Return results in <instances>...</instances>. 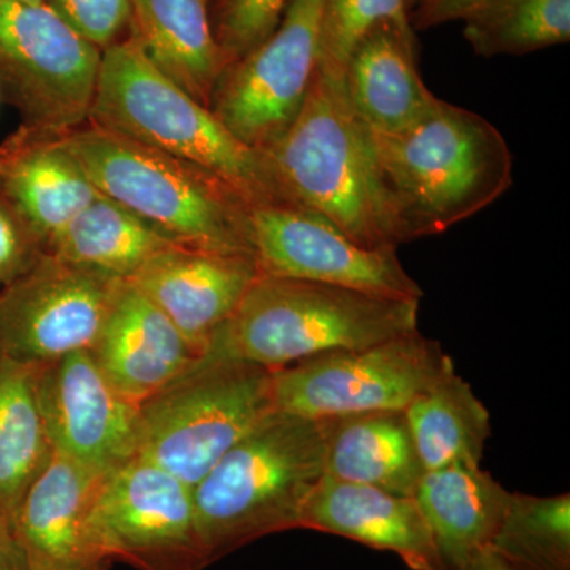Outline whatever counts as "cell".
<instances>
[{
	"label": "cell",
	"instance_id": "1",
	"mask_svg": "<svg viewBox=\"0 0 570 570\" xmlns=\"http://www.w3.org/2000/svg\"><path fill=\"white\" fill-rule=\"evenodd\" d=\"M373 142L400 245L444 234L513 184L512 151L497 127L441 99L412 129L373 134Z\"/></svg>",
	"mask_w": 570,
	"mask_h": 570
},
{
	"label": "cell",
	"instance_id": "29",
	"mask_svg": "<svg viewBox=\"0 0 570 570\" xmlns=\"http://www.w3.org/2000/svg\"><path fill=\"white\" fill-rule=\"evenodd\" d=\"M379 24L414 39L407 0H325L318 33V63L346 70L360 40Z\"/></svg>",
	"mask_w": 570,
	"mask_h": 570
},
{
	"label": "cell",
	"instance_id": "37",
	"mask_svg": "<svg viewBox=\"0 0 570 570\" xmlns=\"http://www.w3.org/2000/svg\"><path fill=\"white\" fill-rule=\"evenodd\" d=\"M415 3H417V0H407L409 11H411L412 7H414Z\"/></svg>",
	"mask_w": 570,
	"mask_h": 570
},
{
	"label": "cell",
	"instance_id": "25",
	"mask_svg": "<svg viewBox=\"0 0 570 570\" xmlns=\"http://www.w3.org/2000/svg\"><path fill=\"white\" fill-rule=\"evenodd\" d=\"M404 414L425 472L479 466L491 436L490 412L455 371L415 397Z\"/></svg>",
	"mask_w": 570,
	"mask_h": 570
},
{
	"label": "cell",
	"instance_id": "12",
	"mask_svg": "<svg viewBox=\"0 0 570 570\" xmlns=\"http://www.w3.org/2000/svg\"><path fill=\"white\" fill-rule=\"evenodd\" d=\"M325 0H291L275 31L220 75L209 110L264 153L295 121L318 62Z\"/></svg>",
	"mask_w": 570,
	"mask_h": 570
},
{
	"label": "cell",
	"instance_id": "19",
	"mask_svg": "<svg viewBox=\"0 0 570 570\" xmlns=\"http://www.w3.org/2000/svg\"><path fill=\"white\" fill-rule=\"evenodd\" d=\"M91 352L108 381L135 404L202 358L170 318L129 283H124Z\"/></svg>",
	"mask_w": 570,
	"mask_h": 570
},
{
	"label": "cell",
	"instance_id": "10",
	"mask_svg": "<svg viewBox=\"0 0 570 570\" xmlns=\"http://www.w3.org/2000/svg\"><path fill=\"white\" fill-rule=\"evenodd\" d=\"M94 535L108 562L137 570H204L194 487L135 456L108 472L94 508Z\"/></svg>",
	"mask_w": 570,
	"mask_h": 570
},
{
	"label": "cell",
	"instance_id": "9",
	"mask_svg": "<svg viewBox=\"0 0 570 570\" xmlns=\"http://www.w3.org/2000/svg\"><path fill=\"white\" fill-rule=\"evenodd\" d=\"M100 58L48 3L0 0V96L22 126L67 132L88 122Z\"/></svg>",
	"mask_w": 570,
	"mask_h": 570
},
{
	"label": "cell",
	"instance_id": "18",
	"mask_svg": "<svg viewBox=\"0 0 570 570\" xmlns=\"http://www.w3.org/2000/svg\"><path fill=\"white\" fill-rule=\"evenodd\" d=\"M62 134L22 126L0 145V194L28 224L45 253L99 195Z\"/></svg>",
	"mask_w": 570,
	"mask_h": 570
},
{
	"label": "cell",
	"instance_id": "32",
	"mask_svg": "<svg viewBox=\"0 0 570 570\" xmlns=\"http://www.w3.org/2000/svg\"><path fill=\"white\" fill-rule=\"evenodd\" d=\"M45 254L37 236L0 194V285L24 275Z\"/></svg>",
	"mask_w": 570,
	"mask_h": 570
},
{
	"label": "cell",
	"instance_id": "33",
	"mask_svg": "<svg viewBox=\"0 0 570 570\" xmlns=\"http://www.w3.org/2000/svg\"><path fill=\"white\" fill-rule=\"evenodd\" d=\"M490 0H417L411 11L414 29H430L450 21H464Z\"/></svg>",
	"mask_w": 570,
	"mask_h": 570
},
{
	"label": "cell",
	"instance_id": "6",
	"mask_svg": "<svg viewBox=\"0 0 570 570\" xmlns=\"http://www.w3.org/2000/svg\"><path fill=\"white\" fill-rule=\"evenodd\" d=\"M324 475L318 420L269 415L194 487L209 564L254 540L299 530L303 505Z\"/></svg>",
	"mask_w": 570,
	"mask_h": 570
},
{
	"label": "cell",
	"instance_id": "20",
	"mask_svg": "<svg viewBox=\"0 0 570 570\" xmlns=\"http://www.w3.org/2000/svg\"><path fill=\"white\" fill-rule=\"evenodd\" d=\"M344 81L352 107L374 135L406 132L439 100L420 77L415 40L390 24L376 26L360 40Z\"/></svg>",
	"mask_w": 570,
	"mask_h": 570
},
{
	"label": "cell",
	"instance_id": "17",
	"mask_svg": "<svg viewBox=\"0 0 570 570\" xmlns=\"http://www.w3.org/2000/svg\"><path fill=\"white\" fill-rule=\"evenodd\" d=\"M299 530L355 540L395 553L411 570H442L436 546L414 497L324 475L299 515Z\"/></svg>",
	"mask_w": 570,
	"mask_h": 570
},
{
	"label": "cell",
	"instance_id": "13",
	"mask_svg": "<svg viewBox=\"0 0 570 570\" xmlns=\"http://www.w3.org/2000/svg\"><path fill=\"white\" fill-rule=\"evenodd\" d=\"M250 224L262 275L340 285L387 298L422 299V287L404 269L396 249H367L305 206H253Z\"/></svg>",
	"mask_w": 570,
	"mask_h": 570
},
{
	"label": "cell",
	"instance_id": "21",
	"mask_svg": "<svg viewBox=\"0 0 570 570\" xmlns=\"http://www.w3.org/2000/svg\"><path fill=\"white\" fill-rule=\"evenodd\" d=\"M512 493L474 464L428 471L414 499L425 517L442 570H468L490 549Z\"/></svg>",
	"mask_w": 570,
	"mask_h": 570
},
{
	"label": "cell",
	"instance_id": "3",
	"mask_svg": "<svg viewBox=\"0 0 570 570\" xmlns=\"http://www.w3.org/2000/svg\"><path fill=\"white\" fill-rule=\"evenodd\" d=\"M88 122L204 168L253 206L294 205L268 157L157 69L130 36L102 51Z\"/></svg>",
	"mask_w": 570,
	"mask_h": 570
},
{
	"label": "cell",
	"instance_id": "23",
	"mask_svg": "<svg viewBox=\"0 0 570 570\" xmlns=\"http://www.w3.org/2000/svg\"><path fill=\"white\" fill-rule=\"evenodd\" d=\"M130 37L163 73L209 108L225 70L206 0H129Z\"/></svg>",
	"mask_w": 570,
	"mask_h": 570
},
{
	"label": "cell",
	"instance_id": "30",
	"mask_svg": "<svg viewBox=\"0 0 570 570\" xmlns=\"http://www.w3.org/2000/svg\"><path fill=\"white\" fill-rule=\"evenodd\" d=\"M291 0H225L214 29L225 69L249 55L279 24Z\"/></svg>",
	"mask_w": 570,
	"mask_h": 570
},
{
	"label": "cell",
	"instance_id": "28",
	"mask_svg": "<svg viewBox=\"0 0 570 570\" xmlns=\"http://www.w3.org/2000/svg\"><path fill=\"white\" fill-rule=\"evenodd\" d=\"M490 550L515 570H570L569 493H512Z\"/></svg>",
	"mask_w": 570,
	"mask_h": 570
},
{
	"label": "cell",
	"instance_id": "16",
	"mask_svg": "<svg viewBox=\"0 0 570 570\" xmlns=\"http://www.w3.org/2000/svg\"><path fill=\"white\" fill-rule=\"evenodd\" d=\"M104 474L52 450L13 515L31 570H108L94 535Z\"/></svg>",
	"mask_w": 570,
	"mask_h": 570
},
{
	"label": "cell",
	"instance_id": "15",
	"mask_svg": "<svg viewBox=\"0 0 570 570\" xmlns=\"http://www.w3.org/2000/svg\"><path fill=\"white\" fill-rule=\"evenodd\" d=\"M258 276L254 255L171 246L126 283L159 307L195 354L204 356Z\"/></svg>",
	"mask_w": 570,
	"mask_h": 570
},
{
	"label": "cell",
	"instance_id": "24",
	"mask_svg": "<svg viewBox=\"0 0 570 570\" xmlns=\"http://www.w3.org/2000/svg\"><path fill=\"white\" fill-rule=\"evenodd\" d=\"M175 245L151 225L105 195H97L56 236L47 253L127 281L146 262Z\"/></svg>",
	"mask_w": 570,
	"mask_h": 570
},
{
	"label": "cell",
	"instance_id": "4",
	"mask_svg": "<svg viewBox=\"0 0 570 570\" xmlns=\"http://www.w3.org/2000/svg\"><path fill=\"white\" fill-rule=\"evenodd\" d=\"M419 307V299L261 273L205 355L279 370L326 352L356 351L414 332Z\"/></svg>",
	"mask_w": 570,
	"mask_h": 570
},
{
	"label": "cell",
	"instance_id": "14",
	"mask_svg": "<svg viewBox=\"0 0 570 570\" xmlns=\"http://www.w3.org/2000/svg\"><path fill=\"white\" fill-rule=\"evenodd\" d=\"M37 395L59 455L104 475L137 456L140 404L116 390L91 351L39 366Z\"/></svg>",
	"mask_w": 570,
	"mask_h": 570
},
{
	"label": "cell",
	"instance_id": "7",
	"mask_svg": "<svg viewBox=\"0 0 570 570\" xmlns=\"http://www.w3.org/2000/svg\"><path fill=\"white\" fill-rule=\"evenodd\" d=\"M275 412L273 370L204 355L140 404L137 456L195 487Z\"/></svg>",
	"mask_w": 570,
	"mask_h": 570
},
{
	"label": "cell",
	"instance_id": "26",
	"mask_svg": "<svg viewBox=\"0 0 570 570\" xmlns=\"http://www.w3.org/2000/svg\"><path fill=\"white\" fill-rule=\"evenodd\" d=\"M39 366L0 362V510L13 519L52 448L37 395Z\"/></svg>",
	"mask_w": 570,
	"mask_h": 570
},
{
	"label": "cell",
	"instance_id": "27",
	"mask_svg": "<svg viewBox=\"0 0 570 570\" xmlns=\"http://www.w3.org/2000/svg\"><path fill=\"white\" fill-rule=\"evenodd\" d=\"M475 55L520 56L568 43L570 0H490L464 20Z\"/></svg>",
	"mask_w": 570,
	"mask_h": 570
},
{
	"label": "cell",
	"instance_id": "38",
	"mask_svg": "<svg viewBox=\"0 0 570 570\" xmlns=\"http://www.w3.org/2000/svg\"><path fill=\"white\" fill-rule=\"evenodd\" d=\"M0 362H2V356H0Z\"/></svg>",
	"mask_w": 570,
	"mask_h": 570
},
{
	"label": "cell",
	"instance_id": "22",
	"mask_svg": "<svg viewBox=\"0 0 570 570\" xmlns=\"http://www.w3.org/2000/svg\"><path fill=\"white\" fill-rule=\"evenodd\" d=\"M325 474L414 497L425 474L404 411H370L318 420Z\"/></svg>",
	"mask_w": 570,
	"mask_h": 570
},
{
	"label": "cell",
	"instance_id": "31",
	"mask_svg": "<svg viewBox=\"0 0 570 570\" xmlns=\"http://www.w3.org/2000/svg\"><path fill=\"white\" fill-rule=\"evenodd\" d=\"M47 3L100 51L122 40L130 26L129 0H47Z\"/></svg>",
	"mask_w": 570,
	"mask_h": 570
},
{
	"label": "cell",
	"instance_id": "36",
	"mask_svg": "<svg viewBox=\"0 0 570 570\" xmlns=\"http://www.w3.org/2000/svg\"><path fill=\"white\" fill-rule=\"evenodd\" d=\"M22 2H29V3H47V0H22Z\"/></svg>",
	"mask_w": 570,
	"mask_h": 570
},
{
	"label": "cell",
	"instance_id": "39",
	"mask_svg": "<svg viewBox=\"0 0 570 570\" xmlns=\"http://www.w3.org/2000/svg\"><path fill=\"white\" fill-rule=\"evenodd\" d=\"M0 287H2V285H0Z\"/></svg>",
	"mask_w": 570,
	"mask_h": 570
},
{
	"label": "cell",
	"instance_id": "11",
	"mask_svg": "<svg viewBox=\"0 0 570 570\" xmlns=\"http://www.w3.org/2000/svg\"><path fill=\"white\" fill-rule=\"evenodd\" d=\"M124 283L45 253L0 287V356L43 366L92 351Z\"/></svg>",
	"mask_w": 570,
	"mask_h": 570
},
{
	"label": "cell",
	"instance_id": "8",
	"mask_svg": "<svg viewBox=\"0 0 570 570\" xmlns=\"http://www.w3.org/2000/svg\"><path fill=\"white\" fill-rule=\"evenodd\" d=\"M455 371L452 356L419 330L356 351H335L273 370L277 412L321 420L404 411Z\"/></svg>",
	"mask_w": 570,
	"mask_h": 570
},
{
	"label": "cell",
	"instance_id": "34",
	"mask_svg": "<svg viewBox=\"0 0 570 570\" xmlns=\"http://www.w3.org/2000/svg\"><path fill=\"white\" fill-rule=\"evenodd\" d=\"M0 570H31L14 531L13 519L0 510Z\"/></svg>",
	"mask_w": 570,
	"mask_h": 570
},
{
	"label": "cell",
	"instance_id": "5",
	"mask_svg": "<svg viewBox=\"0 0 570 570\" xmlns=\"http://www.w3.org/2000/svg\"><path fill=\"white\" fill-rule=\"evenodd\" d=\"M62 138L97 193L175 245L255 257L253 205L224 179L91 122Z\"/></svg>",
	"mask_w": 570,
	"mask_h": 570
},
{
	"label": "cell",
	"instance_id": "2",
	"mask_svg": "<svg viewBox=\"0 0 570 570\" xmlns=\"http://www.w3.org/2000/svg\"><path fill=\"white\" fill-rule=\"evenodd\" d=\"M264 154L291 204L367 249H397L373 134L352 107L344 70L317 62L302 110Z\"/></svg>",
	"mask_w": 570,
	"mask_h": 570
},
{
	"label": "cell",
	"instance_id": "35",
	"mask_svg": "<svg viewBox=\"0 0 570 570\" xmlns=\"http://www.w3.org/2000/svg\"><path fill=\"white\" fill-rule=\"evenodd\" d=\"M468 570H515L510 568L508 562L502 561L497 553L490 549L482 551Z\"/></svg>",
	"mask_w": 570,
	"mask_h": 570
}]
</instances>
